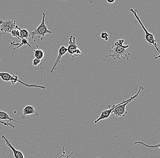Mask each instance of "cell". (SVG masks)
<instances>
[{"label": "cell", "instance_id": "cell-1", "mask_svg": "<svg viewBox=\"0 0 160 158\" xmlns=\"http://www.w3.org/2000/svg\"><path fill=\"white\" fill-rule=\"evenodd\" d=\"M125 39H121L116 41L109 50L110 54L107 55L106 57H112L114 60L121 59L129 60L131 54L127 49L129 47V45H125L124 44Z\"/></svg>", "mask_w": 160, "mask_h": 158}, {"label": "cell", "instance_id": "cell-2", "mask_svg": "<svg viewBox=\"0 0 160 158\" xmlns=\"http://www.w3.org/2000/svg\"><path fill=\"white\" fill-rule=\"evenodd\" d=\"M143 90L144 87L140 86L139 87L138 91V93H137L135 95H134L133 96L130 97V99H128L127 100L123 101L122 102H121V103H119V104H111L109 105H108L109 109H108V110H105L103 111L102 112L101 115H100L99 117L98 118L97 120L94 121V124H97V123L98 122L100 121L101 120L108 119V118L109 117L110 115H111V114H112V111L113 110V109H114L115 108L118 106L119 105L122 104V103H124L125 102L128 101L130 100H134L136 98L138 97L140 93H141L142 91Z\"/></svg>", "mask_w": 160, "mask_h": 158}, {"label": "cell", "instance_id": "cell-3", "mask_svg": "<svg viewBox=\"0 0 160 158\" xmlns=\"http://www.w3.org/2000/svg\"><path fill=\"white\" fill-rule=\"evenodd\" d=\"M129 11L130 12H131V13L133 14L135 18L137 19V20L139 23L140 25H141V27H142V28L144 32L145 33V40L149 44L154 46L155 48L157 50V51L160 52L159 48L158 46V44L157 43V41H156V39H155L154 35L152 33H149L148 31V30L146 29V28H145L144 25L142 23V21H141V19H140L139 17L137 14L138 11L137 9L134 10L132 8L130 9Z\"/></svg>", "mask_w": 160, "mask_h": 158}, {"label": "cell", "instance_id": "cell-4", "mask_svg": "<svg viewBox=\"0 0 160 158\" xmlns=\"http://www.w3.org/2000/svg\"><path fill=\"white\" fill-rule=\"evenodd\" d=\"M42 22L38 27L36 28H34L33 32H30V35L32 38H33L34 36H36L38 38L42 40L46 34L52 33V32L50 31L48 29V27L45 24V13H42Z\"/></svg>", "mask_w": 160, "mask_h": 158}, {"label": "cell", "instance_id": "cell-5", "mask_svg": "<svg viewBox=\"0 0 160 158\" xmlns=\"http://www.w3.org/2000/svg\"><path fill=\"white\" fill-rule=\"evenodd\" d=\"M67 48L68 53L72 57L78 56L82 54V51L78 48V43L76 42V38L74 36H70L69 38L68 46Z\"/></svg>", "mask_w": 160, "mask_h": 158}, {"label": "cell", "instance_id": "cell-6", "mask_svg": "<svg viewBox=\"0 0 160 158\" xmlns=\"http://www.w3.org/2000/svg\"><path fill=\"white\" fill-rule=\"evenodd\" d=\"M17 26L16 21L8 19L3 21L0 20V35L5 34L7 33H11Z\"/></svg>", "mask_w": 160, "mask_h": 158}, {"label": "cell", "instance_id": "cell-7", "mask_svg": "<svg viewBox=\"0 0 160 158\" xmlns=\"http://www.w3.org/2000/svg\"><path fill=\"white\" fill-rule=\"evenodd\" d=\"M133 100H130L128 101L119 105L113 110L112 114H113L116 117H123L127 115L128 112L126 111V106L129 103L132 101Z\"/></svg>", "mask_w": 160, "mask_h": 158}, {"label": "cell", "instance_id": "cell-8", "mask_svg": "<svg viewBox=\"0 0 160 158\" xmlns=\"http://www.w3.org/2000/svg\"><path fill=\"white\" fill-rule=\"evenodd\" d=\"M67 53H68V48H67V47L64 46H62L59 49L58 57H57V59H56V60H55L53 65V66L52 67L51 71H50V73L51 74H53L55 71L57 69L58 65L60 64L62 57L64 56Z\"/></svg>", "mask_w": 160, "mask_h": 158}, {"label": "cell", "instance_id": "cell-9", "mask_svg": "<svg viewBox=\"0 0 160 158\" xmlns=\"http://www.w3.org/2000/svg\"><path fill=\"white\" fill-rule=\"evenodd\" d=\"M34 115L36 117L39 116V114L36 111L35 109V106L28 105L25 106L22 110V120L25 119L27 115Z\"/></svg>", "mask_w": 160, "mask_h": 158}, {"label": "cell", "instance_id": "cell-10", "mask_svg": "<svg viewBox=\"0 0 160 158\" xmlns=\"http://www.w3.org/2000/svg\"><path fill=\"white\" fill-rule=\"evenodd\" d=\"M2 139H3L4 140L5 142H6V145L8 146L10 149L12 150V151L13 153L14 156L16 158H24L25 156L24 155L23 153L22 152V151L20 150H16L15 148L12 145V144L11 143V142L9 140H8L5 136L2 135Z\"/></svg>", "mask_w": 160, "mask_h": 158}, {"label": "cell", "instance_id": "cell-11", "mask_svg": "<svg viewBox=\"0 0 160 158\" xmlns=\"http://www.w3.org/2000/svg\"><path fill=\"white\" fill-rule=\"evenodd\" d=\"M0 120H8L10 121H13L15 122L19 123V124H21V123L18 121L16 120H14L13 119L11 118L8 113L2 110H0Z\"/></svg>", "mask_w": 160, "mask_h": 158}, {"label": "cell", "instance_id": "cell-12", "mask_svg": "<svg viewBox=\"0 0 160 158\" xmlns=\"http://www.w3.org/2000/svg\"><path fill=\"white\" fill-rule=\"evenodd\" d=\"M37 45V49L34 50L33 54L35 58L38 59L42 60L45 56V53L41 49L38 48V44H36Z\"/></svg>", "mask_w": 160, "mask_h": 158}, {"label": "cell", "instance_id": "cell-13", "mask_svg": "<svg viewBox=\"0 0 160 158\" xmlns=\"http://www.w3.org/2000/svg\"><path fill=\"white\" fill-rule=\"evenodd\" d=\"M18 29L21 38H26L28 39L30 37H31L30 32H29L28 30L25 29H21L19 27Z\"/></svg>", "mask_w": 160, "mask_h": 158}, {"label": "cell", "instance_id": "cell-14", "mask_svg": "<svg viewBox=\"0 0 160 158\" xmlns=\"http://www.w3.org/2000/svg\"><path fill=\"white\" fill-rule=\"evenodd\" d=\"M11 76L12 75L7 72H0V78L3 81L7 82H9Z\"/></svg>", "mask_w": 160, "mask_h": 158}, {"label": "cell", "instance_id": "cell-15", "mask_svg": "<svg viewBox=\"0 0 160 158\" xmlns=\"http://www.w3.org/2000/svg\"><path fill=\"white\" fill-rule=\"evenodd\" d=\"M11 34L14 37H16L18 39L20 40V38H21V40L22 39L20 36L19 30L18 27V26H16V28L14 29L11 31Z\"/></svg>", "mask_w": 160, "mask_h": 158}, {"label": "cell", "instance_id": "cell-16", "mask_svg": "<svg viewBox=\"0 0 160 158\" xmlns=\"http://www.w3.org/2000/svg\"><path fill=\"white\" fill-rule=\"evenodd\" d=\"M19 80L18 76L16 75H13L10 78V82L12 85H14L17 83H18Z\"/></svg>", "mask_w": 160, "mask_h": 158}, {"label": "cell", "instance_id": "cell-17", "mask_svg": "<svg viewBox=\"0 0 160 158\" xmlns=\"http://www.w3.org/2000/svg\"><path fill=\"white\" fill-rule=\"evenodd\" d=\"M135 145H136V144H141V145H143L144 146L147 147H148L150 148H152V149H156V148H158V149H160V143H158L157 145H146V144H145L144 143L141 142H136L134 143Z\"/></svg>", "mask_w": 160, "mask_h": 158}, {"label": "cell", "instance_id": "cell-18", "mask_svg": "<svg viewBox=\"0 0 160 158\" xmlns=\"http://www.w3.org/2000/svg\"><path fill=\"white\" fill-rule=\"evenodd\" d=\"M41 64V75H42V65H41V60L38 59L34 58L32 61V65L33 66L36 67L39 64Z\"/></svg>", "mask_w": 160, "mask_h": 158}, {"label": "cell", "instance_id": "cell-19", "mask_svg": "<svg viewBox=\"0 0 160 158\" xmlns=\"http://www.w3.org/2000/svg\"><path fill=\"white\" fill-rule=\"evenodd\" d=\"M101 38L106 41H108L109 38V36L107 32H102L101 33Z\"/></svg>", "mask_w": 160, "mask_h": 158}, {"label": "cell", "instance_id": "cell-20", "mask_svg": "<svg viewBox=\"0 0 160 158\" xmlns=\"http://www.w3.org/2000/svg\"><path fill=\"white\" fill-rule=\"evenodd\" d=\"M0 124H3V125H4L6 126H11L12 127V128H15V127L12 124H11V123H8V122H4L2 120H0Z\"/></svg>", "mask_w": 160, "mask_h": 158}, {"label": "cell", "instance_id": "cell-21", "mask_svg": "<svg viewBox=\"0 0 160 158\" xmlns=\"http://www.w3.org/2000/svg\"><path fill=\"white\" fill-rule=\"evenodd\" d=\"M107 1L108 3L113 4L116 0H107Z\"/></svg>", "mask_w": 160, "mask_h": 158}, {"label": "cell", "instance_id": "cell-22", "mask_svg": "<svg viewBox=\"0 0 160 158\" xmlns=\"http://www.w3.org/2000/svg\"><path fill=\"white\" fill-rule=\"evenodd\" d=\"M88 2L90 4H92V0H88Z\"/></svg>", "mask_w": 160, "mask_h": 158}, {"label": "cell", "instance_id": "cell-23", "mask_svg": "<svg viewBox=\"0 0 160 158\" xmlns=\"http://www.w3.org/2000/svg\"><path fill=\"white\" fill-rule=\"evenodd\" d=\"M61 1H65V0H61Z\"/></svg>", "mask_w": 160, "mask_h": 158}, {"label": "cell", "instance_id": "cell-24", "mask_svg": "<svg viewBox=\"0 0 160 158\" xmlns=\"http://www.w3.org/2000/svg\"><path fill=\"white\" fill-rule=\"evenodd\" d=\"M1 59H0V61H1Z\"/></svg>", "mask_w": 160, "mask_h": 158}]
</instances>
